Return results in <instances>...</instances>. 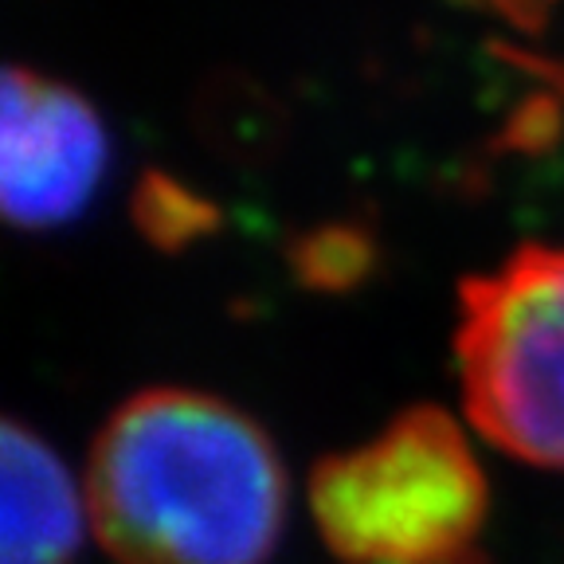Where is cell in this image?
I'll return each instance as SVG.
<instances>
[{"instance_id":"5b68a950","label":"cell","mask_w":564,"mask_h":564,"mask_svg":"<svg viewBox=\"0 0 564 564\" xmlns=\"http://www.w3.org/2000/svg\"><path fill=\"white\" fill-rule=\"evenodd\" d=\"M4 556L0 564H70L83 541L79 486L47 440L20 420L0 432Z\"/></svg>"},{"instance_id":"3957f363","label":"cell","mask_w":564,"mask_h":564,"mask_svg":"<svg viewBox=\"0 0 564 564\" xmlns=\"http://www.w3.org/2000/svg\"><path fill=\"white\" fill-rule=\"evenodd\" d=\"M455 361L475 427L564 470V247L521 243L458 286Z\"/></svg>"},{"instance_id":"52a82bcc","label":"cell","mask_w":564,"mask_h":564,"mask_svg":"<svg viewBox=\"0 0 564 564\" xmlns=\"http://www.w3.org/2000/svg\"><path fill=\"white\" fill-rule=\"evenodd\" d=\"M133 224L158 251H185L220 228V208L161 169H145L133 188Z\"/></svg>"},{"instance_id":"8992f818","label":"cell","mask_w":564,"mask_h":564,"mask_svg":"<svg viewBox=\"0 0 564 564\" xmlns=\"http://www.w3.org/2000/svg\"><path fill=\"white\" fill-rule=\"evenodd\" d=\"M294 279L317 294L357 291L377 271V239L361 224H322L302 231L286 251Z\"/></svg>"},{"instance_id":"277c9868","label":"cell","mask_w":564,"mask_h":564,"mask_svg":"<svg viewBox=\"0 0 564 564\" xmlns=\"http://www.w3.org/2000/svg\"><path fill=\"white\" fill-rule=\"evenodd\" d=\"M110 165L95 102L70 83L12 63L4 70L0 204L12 228L52 231L79 220Z\"/></svg>"},{"instance_id":"ba28073f","label":"cell","mask_w":564,"mask_h":564,"mask_svg":"<svg viewBox=\"0 0 564 564\" xmlns=\"http://www.w3.org/2000/svg\"><path fill=\"white\" fill-rule=\"evenodd\" d=\"M470 4L502 17L506 24L521 28V32H541L556 9V0H470Z\"/></svg>"},{"instance_id":"6da1fadb","label":"cell","mask_w":564,"mask_h":564,"mask_svg":"<svg viewBox=\"0 0 564 564\" xmlns=\"http://www.w3.org/2000/svg\"><path fill=\"white\" fill-rule=\"evenodd\" d=\"M118 564H267L286 513L271 435L196 388H145L102 423L87 470Z\"/></svg>"},{"instance_id":"7a4b0ae2","label":"cell","mask_w":564,"mask_h":564,"mask_svg":"<svg viewBox=\"0 0 564 564\" xmlns=\"http://www.w3.org/2000/svg\"><path fill=\"white\" fill-rule=\"evenodd\" d=\"M486 478L443 408L400 412L377 440L322 458L310 506L345 564H486Z\"/></svg>"}]
</instances>
